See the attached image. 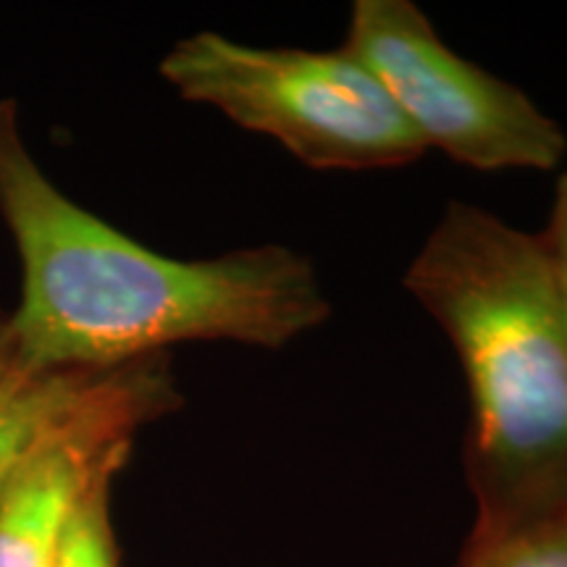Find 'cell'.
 Listing matches in <instances>:
<instances>
[{
	"mask_svg": "<svg viewBox=\"0 0 567 567\" xmlns=\"http://www.w3.org/2000/svg\"><path fill=\"white\" fill-rule=\"evenodd\" d=\"M0 218L21 266L6 337L48 371H105L182 342L281 350L331 313L313 264L289 247L176 260L84 210L34 161L17 101H0Z\"/></svg>",
	"mask_w": 567,
	"mask_h": 567,
	"instance_id": "6da1fadb",
	"label": "cell"
},
{
	"mask_svg": "<svg viewBox=\"0 0 567 567\" xmlns=\"http://www.w3.org/2000/svg\"><path fill=\"white\" fill-rule=\"evenodd\" d=\"M471 389L467 544L567 528V316L542 234L450 203L405 274Z\"/></svg>",
	"mask_w": 567,
	"mask_h": 567,
	"instance_id": "7a4b0ae2",
	"label": "cell"
},
{
	"mask_svg": "<svg viewBox=\"0 0 567 567\" xmlns=\"http://www.w3.org/2000/svg\"><path fill=\"white\" fill-rule=\"evenodd\" d=\"M158 71L184 101L274 137L313 168H392L425 151L386 90L347 48H255L195 32L163 55Z\"/></svg>",
	"mask_w": 567,
	"mask_h": 567,
	"instance_id": "3957f363",
	"label": "cell"
},
{
	"mask_svg": "<svg viewBox=\"0 0 567 567\" xmlns=\"http://www.w3.org/2000/svg\"><path fill=\"white\" fill-rule=\"evenodd\" d=\"M423 142L478 172H551L567 137L515 84L446 48L410 0H358L344 45Z\"/></svg>",
	"mask_w": 567,
	"mask_h": 567,
	"instance_id": "277c9868",
	"label": "cell"
},
{
	"mask_svg": "<svg viewBox=\"0 0 567 567\" xmlns=\"http://www.w3.org/2000/svg\"><path fill=\"white\" fill-rule=\"evenodd\" d=\"M176 405L166 354L92 375L0 481V567H53L90 486L118 476L142 425Z\"/></svg>",
	"mask_w": 567,
	"mask_h": 567,
	"instance_id": "5b68a950",
	"label": "cell"
},
{
	"mask_svg": "<svg viewBox=\"0 0 567 567\" xmlns=\"http://www.w3.org/2000/svg\"><path fill=\"white\" fill-rule=\"evenodd\" d=\"M97 371H48L13 350L0 316V481Z\"/></svg>",
	"mask_w": 567,
	"mask_h": 567,
	"instance_id": "8992f818",
	"label": "cell"
},
{
	"mask_svg": "<svg viewBox=\"0 0 567 567\" xmlns=\"http://www.w3.org/2000/svg\"><path fill=\"white\" fill-rule=\"evenodd\" d=\"M111 476L97 478L71 517L53 567H118L116 534L111 520Z\"/></svg>",
	"mask_w": 567,
	"mask_h": 567,
	"instance_id": "52a82bcc",
	"label": "cell"
},
{
	"mask_svg": "<svg viewBox=\"0 0 567 567\" xmlns=\"http://www.w3.org/2000/svg\"><path fill=\"white\" fill-rule=\"evenodd\" d=\"M460 567H567V528L467 544Z\"/></svg>",
	"mask_w": 567,
	"mask_h": 567,
	"instance_id": "ba28073f",
	"label": "cell"
},
{
	"mask_svg": "<svg viewBox=\"0 0 567 567\" xmlns=\"http://www.w3.org/2000/svg\"><path fill=\"white\" fill-rule=\"evenodd\" d=\"M542 239L555 264L567 271V172L557 182L555 208H551L549 226L542 231Z\"/></svg>",
	"mask_w": 567,
	"mask_h": 567,
	"instance_id": "9c48e42d",
	"label": "cell"
},
{
	"mask_svg": "<svg viewBox=\"0 0 567 567\" xmlns=\"http://www.w3.org/2000/svg\"><path fill=\"white\" fill-rule=\"evenodd\" d=\"M559 281H563V300H565V316H567V271L565 268H559Z\"/></svg>",
	"mask_w": 567,
	"mask_h": 567,
	"instance_id": "30bf717a",
	"label": "cell"
}]
</instances>
